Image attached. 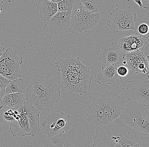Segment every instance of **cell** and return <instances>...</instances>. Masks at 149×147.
<instances>
[{"mask_svg": "<svg viewBox=\"0 0 149 147\" xmlns=\"http://www.w3.org/2000/svg\"><path fill=\"white\" fill-rule=\"evenodd\" d=\"M93 147H149V134L128 125L120 117L111 123L97 127Z\"/></svg>", "mask_w": 149, "mask_h": 147, "instance_id": "obj_1", "label": "cell"}, {"mask_svg": "<svg viewBox=\"0 0 149 147\" xmlns=\"http://www.w3.org/2000/svg\"><path fill=\"white\" fill-rule=\"evenodd\" d=\"M93 103L87 108L85 116L88 122L102 126L120 117L125 108V100L117 92L105 91L94 93Z\"/></svg>", "mask_w": 149, "mask_h": 147, "instance_id": "obj_2", "label": "cell"}, {"mask_svg": "<svg viewBox=\"0 0 149 147\" xmlns=\"http://www.w3.org/2000/svg\"><path fill=\"white\" fill-rule=\"evenodd\" d=\"M58 71L61 73L62 84L70 93L87 95L90 89L93 76L89 66L84 65L80 58L67 56L55 63Z\"/></svg>", "mask_w": 149, "mask_h": 147, "instance_id": "obj_3", "label": "cell"}, {"mask_svg": "<svg viewBox=\"0 0 149 147\" xmlns=\"http://www.w3.org/2000/svg\"><path fill=\"white\" fill-rule=\"evenodd\" d=\"M25 99L40 111H49L61 96L59 86L50 75H35L23 94Z\"/></svg>", "mask_w": 149, "mask_h": 147, "instance_id": "obj_4", "label": "cell"}, {"mask_svg": "<svg viewBox=\"0 0 149 147\" xmlns=\"http://www.w3.org/2000/svg\"><path fill=\"white\" fill-rule=\"evenodd\" d=\"M70 115L66 114L61 110L54 111L45 117L42 123L43 134L47 136L48 140L55 144L60 143L62 135L70 129Z\"/></svg>", "mask_w": 149, "mask_h": 147, "instance_id": "obj_5", "label": "cell"}, {"mask_svg": "<svg viewBox=\"0 0 149 147\" xmlns=\"http://www.w3.org/2000/svg\"><path fill=\"white\" fill-rule=\"evenodd\" d=\"M120 118L132 128L149 134V105L132 100L125 105Z\"/></svg>", "mask_w": 149, "mask_h": 147, "instance_id": "obj_6", "label": "cell"}, {"mask_svg": "<svg viewBox=\"0 0 149 147\" xmlns=\"http://www.w3.org/2000/svg\"><path fill=\"white\" fill-rule=\"evenodd\" d=\"M101 13H94L86 9L81 2L71 14L70 32L77 34L94 28L103 17Z\"/></svg>", "mask_w": 149, "mask_h": 147, "instance_id": "obj_7", "label": "cell"}, {"mask_svg": "<svg viewBox=\"0 0 149 147\" xmlns=\"http://www.w3.org/2000/svg\"><path fill=\"white\" fill-rule=\"evenodd\" d=\"M23 58L10 48L4 51L0 57V75L8 80H13L23 75L20 65Z\"/></svg>", "mask_w": 149, "mask_h": 147, "instance_id": "obj_8", "label": "cell"}, {"mask_svg": "<svg viewBox=\"0 0 149 147\" xmlns=\"http://www.w3.org/2000/svg\"><path fill=\"white\" fill-rule=\"evenodd\" d=\"M111 17L107 22L112 33L133 30L136 31L135 23L137 14L131 8L126 10L115 8L110 14Z\"/></svg>", "mask_w": 149, "mask_h": 147, "instance_id": "obj_9", "label": "cell"}, {"mask_svg": "<svg viewBox=\"0 0 149 147\" xmlns=\"http://www.w3.org/2000/svg\"><path fill=\"white\" fill-rule=\"evenodd\" d=\"M125 59L132 72L146 74L149 79L148 56L140 50H137L126 53Z\"/></svg>", "mask_w": 149, "mask_h": 147, "instance_id": "obj_10", "label": "cell"}, {"mask_svg": "<svg viewBox=\"0 0 149 147\" xmlns=\"http://www.w3.org/2000/svg\"><path fill=\"white\" fill-rule=\"evenodd\" d=\"M71 11H58L45 26H48L51 34L62 35L70 32Z\"/></svg>", "mask_w": 149, "mask_h": 147, "instance_id": "obj_11", "label": "cell"}, {"mask_svg": "<svg viewBox=\"0 0 149 147\" xmlns=\"http://www.w3.org/2000/svg\"><path fill=\"white\" fill-rule=\"evenodd\" d=\"M125 54L122 51L117 42L104 45L99 56V61L103 64L113 65L117 68L123 64L125 59Z\"/></svg>", "mask_w": 149, "mask_h": 147, "instance_id": "obj_12", "label": "cell"}, {"mask_svg": "<svg viewBox=\"0 0 149 147\" xmlns=\"http://www.w3.org/2000/svg\"><path fill=\"white\" fill-rule=\"evenodd\" d=\"M118 45L125 54L133 51L144 49L148 42L141 35L135 33L127 37L120 39Z\"/></svg>", "mask_w": 149, "mask_h": 147, "instance_id": "obj_13", "label": "cell"}, {"mask_svg": "<svg viewBox=\"0 0 149 147\" xmlns=\"http://www.w3.org/2000/svg\"><path fill=\"white\" fill-rule=\"evenodd\" d=\"M117 68L113 65L103 64L101 71L95 74V82L99 84L114 85L120 78L117 73Z\"/></svg>", "mask_w": 149, "mask_h": 147, "instance_id": "obj_14", "label": "cell"}, {"mask_svg": "<svg viewBox=\"0 0 149 147\" xmlns=\"http://www.w3.org/2000/svg\"><path fill=\"white\" fill-rule=\"evenodd\" d=\"M84 6L89 11L109 14L116 7L113 0H81Z\"/></svg>", "mask_w": 149, "mask_h": 147, "instance_id": "obj_15", "label": "cell"}, {"mask_svg": "<svg viewBox=\"0 0 149 147\" xmlns=\"http://www.w3.org/2000/svg\"><path fill=\"white\" fill-rule=\"evenodd\" d=\"M23 107L27 117L31 137H34L40 131V111L36 109L30 102L26 100Z\"/></svg>", "mask_w": 149, "mask_h": 147, "instance_id": "obj_16", "label": "cell"}, {"mask_svg": "<svg viewBox=\"0 0 149 147\" xmlns=\"http://www.w3.org/2000/svg\"><path fill=\"white\" fill-rule=\"evenodd\" d=\"M19 118L15 124L9 126L10 132L14 137L16 136L25 137L31 135V131L30 128L27 117L23 107L18 108Z\"/></svg>", "mask_w": 149, "mask_h": 147, "instance_id": "obj_17", "label": "cell"}, {"mask_svg": "<svg viewBox=\"0 0 149 147\" xmlns=\"http://www.w3.org/2000/svg\"><path fill=\"white\" fill-rule=\"evenodd\" d=\"M40 18L47 22L58 12V4L50 0H39L36 3Z\"/></svg>", "mask_w": 149, "mask_h": 147, "instance_id": "obj_18", "label": "cell"}, {"mask_svg": "<svg viewBox=\"0 0 149 147\" xmlns=\"http://www.w3.org/2000/svg\"><path fill=\"white\" fill-rule=\"evenodd\" d=\"M131 96L133 100L149 105V81H142L134 86L131 90Z\"/></svg>", "mask_w": 149, "mask_h": 147, "instance_id": "obj_19", "label": "cell"}, {"mask_svg": "<svg viewBox=\"0 0 149 147\" xmlns=\"http://www.w3.org/2000/svg\"><path fill=\"white\" fill-rule=\"evenodd\" d=\"M19 116L18 109L2 105L0 107V124L7 126H13L17 122Z\"/></svg>", "mask_w": 149, "mask_h": 147, "instance_id": "obj_20", "label": "cell"}, {"mask_svg": "<svg viewBox=\"0 0 149 147\" xmlns=\"http://www.w3.org/2000/svg\"><path fill=\"white\" fill-rule=\"evenodd\" d=\"M26 100L23 93H12L6 94L0 103L10 107L18 109L23 106Z\"/></svg>", "mask_w": 149, "mask_h": 147, "instance_id": "obj_21", "label": "cell"}, {"mask_svg": "<svg viewBox=\"0 0 149 147\" xmlns=\"http://www.w3.org/2000/svg\"><path fill=\"white\" fill-rule=\"evenodd\" d=\"M26 88V83L21 79L9 80L6 87V94L12 93H24Z\"/></svg>", "mask_w": 149, "mask_h": 147, "instance_id": "obj_22", "label": "cell"}, {"mask_svg": "<svg viewBox=\"0 0 149 147\" xmlns=\"http://www.w3.org/2000/svg\"><path fill=\"white\" fill-rule=\"evenodd\" d=\"M81 2V0H62L57 3L58 11L72 12Z\"/></svg>", "mask_w": 149, "mask_h": 147, "instance_id": "obj_23", "label": "cell"}, {"mask_svg": "<svg viewBox=\"0 0 149 147\" xmlns=\"http://www.w3.org/2000/svg\"><path fill=\"white\" fill-rule=\"evenodd\" d=\"M8 80L0 75V102L6 94L5 89Z\"/></svg>", "mask_w": 149, "mask_h": 147, "instance_id": "obj_24", "label": "cell"}, {"mask_svg": "<svg viewBox=\"0 0 149 147\" xmlns=\"http://www.w3.org/2000/svg\"><path fill=\"white\" fill-rule=\"evenodd\" d=\"M116 71L118 75L120 77H125L129 73V69L125 66H119Z\"/></svg>", "mask_w": 149, "mask_h": 147, "instance_id": "obj_25", "label": "cell"}, {"mask_svg": "<svg viewBox=\"0 0 149 147\" xmlns=\"http://www.w3.org/2000/svg\"><path fill=\"white\" fill-rule=\"evenodd\" d=\"M138 32L141 35H146L148 33L149 28L148 25L146 24H140L139 26Z\"/></svg>", "mask_w": 149, "mask_h": 147, "instance_id": "obj_26", "label": "cell"}, {"mask_svg": "<svg viewBox=\"0 0 149 147\" xmlns=\"http://www.w3.org/2000/svg\"><path fill=\"white\" fill-rule=\"evenodd\" d=\"M135 3H137L138 5L139 6L140 8H144V9H148L149 7H147L143 4L141 0H133Z\"/></svg>", "mask_w": 149, "mask_h": 147, "instance_id": "obj_27", "label": "cell"}, {"mask_svg": "<svg viewBox=\"0 0 149 147\" xmlns=\"http://www.w3.org/2000/svg\"><path fill=\"white\" fill-rule=\"evenodd\" d=\"M3 129L0 125V144L1 143V142L3 140V137L2 136V133H3Z\"/></svg>", "mask_w": 149, "mask_h": 147, "instance_id": "obj_28", "label": "cell"}, {"mask_svg": "<svg viewBox=\"0 0 149 147\" xmlns=\"http://www.w3.org/2000/svg\"><path fill=\"white\" fill-rule=\"evenodd\" d=\"M143 3V4L146 7H149V0H141Z\"/></svg>", "mask_w": 149, "mask_h": 147, "instance_id": "obj_29", "label": "cell"}, {"mask_svg": "<svg viewBox=\"0 0 149 147\" xmlns=\"http://www.w3.org/2000/svg\"><path fill=\"white\" fill-rule=\"evenodd\" d=\"M4 51V47L3 46H1V45H0V57H1V56L2 55V54Z\"/></svg>", "mask_w": 149, "mask_h": 147, "instance_id": "obj_30", "label": "cell"}, {"mask_svg": "<svg viewBox=\"0 0 149 147\" xmlns=\"http://www.w3.org/2000/svg\"><path fill=\"white\" fill-rule=\"evenodd\" d=\"M50 1L56 3H58L61 1H62V0H50Z\"/></svg>", "mask_w": 149, "mask_h": 147, "instance_id": "obj_31", "label": "cell"}, {"mask_svg": "<svg viewBox=\"0 0 149 147\" xmlns=\"http://www.w3.org/2000/svg\"><path fill=\"white\" fill-rule=\"evenodd\" d=\"M2 9L0 8V13H1V11Z\"/></svg>", "mask_w": 149, "mask_h": 147, "instance_id": "obj_32", "label": "cell"}]
</instances>
